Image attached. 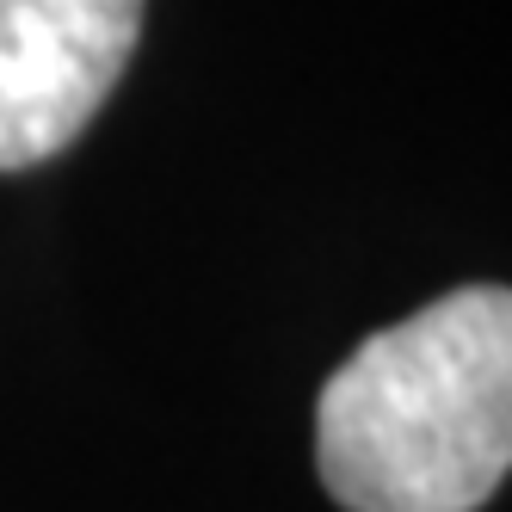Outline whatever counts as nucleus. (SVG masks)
Segmentation results:
<instances>
[{"mask_svg":"<svg viewBox=\"0 0 512 512\" xmlns=\"http://www.w3.org/2000/svg\"><path fill=\"white\" fill-rule=\"evenodd\" d=\"M142 0H0V173L75 142L124 81Z\"/></svg>","mask_w":512,"mask_h":512,"instance_id":"obj_2","label":"nucleus"},{"mask_svg":"<svg viewBox=\"0 0 512 512\" xmlns=\"http://www.w3.org/2000/svg\"><path fill=\"white\" fill-rule=\"evenodd\" d=\"M315 469L346 512H475L512 469V297L445 290L321 389Z\"/></svg>","mask_w":512,"mask_h":512,"instance_id":"obj_1","label":"nucleus"}]
</instances>
